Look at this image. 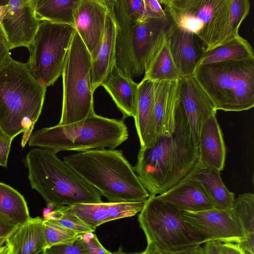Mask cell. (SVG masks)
<instances>
[{
    "instance_id": "1",
    "label": "cell",
    "mask_w": 254,
    "mask_h": 254,
    "mask_svg": "<svg viewBox=\"0 0 254 254\" xmlns=\"http://www.w3.org/2000/svg\"><path fill=\"white\" fill-rule=\"evenodd\" d=\"M201 166L198 146L179 100L174 132L140 147L133 169L149 195H157L190 177Z\"/></svg>"
},
{
    "instance_id": "2",
    "label": "cell",
    "mask_w": 254,
    "mask_h": 254,
    "mask_svg": "<svg viewBox=\"0 0 254 254\" xmlns=\"http://www.w3.org/2000/svg\"><path fill=\"white\" fill-rule=\"evenodd\" d=\"M46 89L26 63L11 57L0 68V129L12 139L23 133L22 147L41 114Z\"/></svg>"
},
{
    "instance_id": "3",
    "label": "cell",
    "mask_w": 254,
    "mask_h": 254,
    "mask_svg": "<svg viewBox=\"0 0 254 254\" xmlns=\"http://www.w3.org/2000/svg\"><path fill=\"white\" fill-rule=\"evenodd\" d=\"M111 202H144L149 193L122 150L92 149L63 158Z\"/></svg>"
},
{
    "instance_id": "4",
    "label": "cell",
    "mask_w": 254,
    "mask_h": 254,
    "mask_svg": "<svg viewBox=\"0 0 254 254\" xmlns=\"http://www.w3.org/2000/svg\"><path fill=\"white\" fill-rule=\"evenodd\" d=\"M54 150L35 148L25 158L28 178L47 206L55 208L103 202L101 194Z\"/></svg>"
},
{
    "instance_id": "5",
    "label": "cell",
    "mask_w": 254,
    "mask_h": 254,
    "mask_svg": "<svg viewBox=\"0 0 254 254\" xmlns=\"http://www.w3.org/2000/svg\"><path fill=\"white\" fill-rule=\"evenodd\" d=\"M128 138L123 120L104 117L95 113L71 124L44 127L32 132L29 147L78 152L92 149H115Z\"/></svg>"
},
{
    "instance_id": "6",
    "label": "cell",
    "mask_w": 254,
    "mask_h": 254,
    "mask_svg": "<svg viewBox=\"0 0 254 254\" xmlns=\"http://www.w3.org/2000/svg\"><path fill=\"white\" fill-rule=\"evenodd\" d=\"M193 76L216 110L241 112L254 106V58L197 66Z\"/></svg>"
},
{
    "instance_id": "7",
    "label": "cell",
    "mask_w": 254,
    "mask_h": 254,
    "mask_svg": "<svg viewBox=\"0 0 254 254\" xmlns=\"http://www.w3.org/2000/svg\"><path fill=\"white\" fill-rule=\"evenodd\" d=\"M171 22L166 14L164 18H147L123 27L117 26L116 65L132 79L144 74L166 41Z\"/></svg>"
},
{
    "instance_id": "8",
    "label": "cell",
    "mask_w": 254,
    "mask_h": 254,
    "mask_svg": "<svg viewBox=\"0 0 254 254\" xmlns=\"http://www.w3.org/2000/svg\"><path fill=\"white\" fill-rule=\"evenodd\" d=\"M183 211L150 195L138 215L139 226L147 243H153L164 254L183 251L207 241L183 220Z\"/></svg>"
},
{
    "instance_id": "9",
    "label": "cell",
    "mask_w": 254,
    "mask_h": 254,
    "mask_svg": "<svg viewBox=\"0 0 254 254\" xmlns=\"http://www.w3.org/2000/svg\"><path fill=\"white\" fill-rule=\"evenodd\" d=\"M92 60L75 31L62 74L63 98L59 125L76 123L95 113L91 83Z\"/></svg>"
},
{
    "instance_id": "10",
    "label": "cell",
    "mask_w": 254,
    "mask_h": 254,
    "mask_svg": "<svg viewBox=\"0 0 254 254\" xmlns=\"http://www.w3.org/2000/svg\"><path fill=\"white\" fill-rule=\"evenodd\" d=\"M75 28L74 26L41 20L28 49V68L45 88L54 85L63 74Z\"/></svg>"
},
{
    "instance_id": "11",
    "label": "cell",
    "mask_w": 254,
    "mask_h": 254,
    "mask_svg": "<svg viewBox=\"0 0 254 254\" xmlns=\"http://www.w3.org/2000/svg\"><path fill=\"white\" fill-rule=\"evenodd\" d=\"M182 217L207 242L217 241L241 244L245 241L242 228L232 208L183 211Z\"/></svg>"
},
{
    "instance_id": "12",
    "label": "cell",
    "mask_w": 254,
    "mask_h": 254,
    "mask_svg": "<svg viewBox=\"0 0 254 254\" xmlns=\"http://www.w3.org/2000/svg\"><path fill=\"white\" fill-rule=\"evenodd\" d=\"M37 0H9L1 24L9 50L32 45L41 20L35 12Z\"/></svg>"
},
{
    "instance_id": "13",
    "label": "cell",
    "mask_w": 254,
    "mask_h": 254,
    "mask_svg": "<svg viewBox=\"0 0 254 254\" xmlns=\"http://www.w3.org/2000/svg\"><path fill=\"white\" fill-rule=\"evenodd\" d=\"M171 21L203 42L206 28L223 0H160Z\"/></svg>"
},
{
    "instance_id": "14",
    "label": "cell",
    "mask_w": 254,
    "mask_h": 254,
    "mask_svg": "<svg viewBox=\"0 0 254 254\" xmlns=\"http://www.w3.org/2000/svg\"><path fill=\"white\" fill-rule=\"evenodd\" d=\"M250 9L249 0H223L206 28L203 42L205 51L238 34Z\"/></svg>"
},
{
    "instance_id": "15",
    "label": "cell",
    "mask_w": 254,
    "mask_h": 254,
    "mask_svg": "<svg viewBox=\"0 0 254 254\" xmlns=\"http://www.w3.org/2000/svg\"><path fill=\"white\" fill-rule=\"evenodd\" d=\"M177 84L180 103L197 145L202 124L209 117L216 115L217 110L193 75L180 76Z\"/></svg>"
},
{
    "instance_id": "16",
    "label": "cell",
    "mask_w": 254,
    "mask_h": 254,
    "mask_svg": "<svg viewBox=\"0 0 254 254\" xmlns=\"http://www.w3.org/2000/svg\"><path fill=\"white\" fill-rule=\"evenodd\" d=\"M108 12L106 0H80L75 12L73 26L92 60L103 36Z\"/></svg>"
},
{
    "instance_id": "17",
    "label": "cell",
    "mask_w": 254,
    "mask_h": 254,
    "mask_svg": "<svg viewBox=\"0 0 254 254\" xmlns=\"http://www.w3.org/2000/svg\"><path fill=\"white\" fill-rule=\"evenodd\" d=\"M154 84L155 101L151 135L146 147L160 136H170L173 133L179 103L177 80L155 81Z\"/></svg>"
},
{
    "instance_id": "18",
    "label": "cell",
    "mask_w": 254,
    "mask_h": 254,
    "mask_svg": "<svg viewBox=\"0 0 254 254\" xmlns=\"http://www.w3.org/2000/svg\"><path fill=\"white\" fill-rule=\"evenodd\" d=\"M166 43L180 76L192 75L205 52L201 40L194 33L178 26L171 21L166 34Z\"/></svg>"
},
{
    "instance_id": "19",
    "label": "cell",
    "mask_w": 254,
    "mask_h": 254,
    "mask_svg": "<svg viewBox=\"0 0 254 254\" xmlns=\"http://www.w3.org/2000/svg\"><path fill=\"white\" fill-rule=\"evenodd\" d=\"M144 202H100L66 206L83 223L95 231L100 225L111 221L133 216L142 209Z\"/></svg>"
},
{
    "instance_id": "20",
    "label": "cell",
    "mask_w": 254,
    "mask_h": 254,
    "mask_svg": "<svg viewBox=\"0 0 254 254\" xmlns=\"http://www.w3.org/2000/svg\"><path fill=\"white\" fill-rule=\"evenodd\" d=\"M197 145L201 165L221 172L225 166L226 149L216 115L210 116L202 124Z\"/></svg>"
},
{
    "instance_id": "21",
    "label": "cell",
    "mask_w": 254,
    "mask_h": 254,
    "mask_svg": "<svg viewBox=\"0 0 254 254\" xmlns=\"http://www.w3.org/2000/svg\"><path fill=\"white\" fill-rule=\"evenodd\" d=\"M190 176L157 196L182 211L198 212L216 208L202 186Z\"/></svg>"
},
{
    "instance_id": "22",
    "label": "cell",
    "mask_w": 254,
    "mask_h": 254,
    "mask_svg": "<svg viewBox=\"0 0 254 254\" xmlns=\"http://www.w3.org/2000/svg\"><path fill=\"white\" fill-rule=\"evenodd\" d=\"M101 86L109 94L123 114V119L134 118L138 83L126 74L115 63Z\"/></svg>"
},
{
    "instance_id": "23",
    "label": "cell",
    "mask_w": 254,
    "mask_h": 254,
    "mask_svg": "<svg viewBox=\"0 0 254 254\" xmlns=\"http://www.w3.org/2000/svg\"><path fill=\"white\" fill-rule=\"evenodd\" d=\"M107 6L108 12L103 36L96 56L92 60L91 83L93 93L97 88L102 85L116 61L117 25L108 4Z\"/></svg>"
},
{
    "instance_id": "24",
    "label": "cell",
    "mask_w": 254,
    "mask_h": 254,
    "mask_svg": "<svg viewBox=\"0 0 254 254\" xmlns=\"http://www.w3.org/2000/svg\"><path fill=\"white\" fill-rule=\"evenodd\" d=\"M43 219L30 217L5 240L15 254H38L46 248Z\"/></svg>"
},
{
    "instance_id": "25",
    "label": "cell",
    "mask_w": 254,
    "mask_h": 254,
    "mask_svg": "<svg viewBox=\"0 0 254 254\" xmlns=\"http://www.w3.org/2000/svg\"><path fill=\"white\" fill-rule=\"evenodd\" d=\"M155 101L154 81L143 78L138 83V95L134 118L140 147L149 142Z\"/></svg>"
},
{
    "instance_id": "26",
    "label": "cell",
    "mask_w": 254,
    "mask_h": 254,
    "mask_svg": "<svg viewBox=\"0 0 254 254\" xmlns=\"http://www.w3.org/2000/svg\"><path fill=\"white\" fill-rule=\"evenodd\" d=\"M252 58H254L252 46L238 33L206 51L199 60L197 66Z\"/></svg>"
},
{
    "instance_id": "27",
    "label": "cell",
    "mask_w": 254,
    "mask_h": 254,
    "mask_svg": "<svg viewBox=\"0 0 254 254\" xmlns=\"http://www.w3.org/2000/svg\"><path fill=\"white\" fill-rule=\"evenodd\" d=\"M190 177L202 186L216 209L232 208L234 194L225 186L220 172L201 166Z\"/></svg>"
},
{
    "instance_id": "28",
    "label": "cell",
    "mask_w": 254,
    "mask_h": 254,
    "mask_svg": "<svg viewBox=\"0 0 254 254\" xmlns=\"http://www.w3.org/2000/svg\"><path fill=\"white\" fill-rule=\"evenodd\" d=\"M80 0H37L36 14L40 20L73 26Z\"/></svg>"
},
{
    "instance_id": "29",
    "label": "cell",
    "mask_w": 254,
    "mask_h": 254,
    "mask_svg": "<svg viewBox=\"0 0 254 254\" xmlns=\"http://www.w3.org/2000/svg\"><path fill=\"white\" fill-rule=\"evenodd\" d=\"M0 214L19 226L30 218L24 196L10 186L0 182Z\"/></svg>"
},
{
    "instance_id": "30",
    "label": "cell",
    "mask_w": 254,
    "mask_h": 254,
    "mask_svg": "<svg viewBox=\"0 0 254 254\" xmlns=\"http://www.w3.org/2000/svg\"><path fill=\"white\" fill-rule=\"evenodd\" d=\"M232 209L245 236V241L240 245L246 252L254 254V194L250 192L239 194L235 198Z\"/></svg>"
},
{
    "instance_id": "31",
    "label": "cell",
    "mask_w": 254,
    "mask_h": 254,
    "mask_svg": "<svg viewBox=\"0 0 254 254\" xmlns=\"http://www.w3.org/2000/svg\"><path fill=\"white\" fill-rule=\"evenodd\" d=\"M143 78L153 81H177L179 72L169 52L166 40L152 59Z\"/></svg>"
},
{
    "instance_id": "32",
    "label": "cell",
    "mask_w": 254,
    "mask_h": 254,
    "mask_svg": "<svg viewBox=\"0 0 254 254\" xmlns=\"http://www.w3.org/2000/svg\"><path fill=\"white\" fill-rule=\"evenodd\" d=\"M106 2L118 27H123L147 18L144 0H112Z\"/></svg>"
},
{
    "instance_id": "33",
    "label": "cell",
    "mask_w": 254,
    "mask_h": 254,
    "mask_svg": "<svg viewBox=\"0 0 254 254\" xmlns=\"http://www.w3.org/2000/svg\"><path fill=\"white\" fill-rule=\"evenodd\" d=\"M47 207L43 212L44 219L71 230L79 235L95 231L71 212L66 206Z\"/></svg>"
},
{
    "instance_id": "34",
    "label": "cell",
    "mask_w": 254,
    "mask_h": 254,
    "mask_svg": "<svg viewBox=\"0 0 254 254\" xmlns=\"http://www.w3.org/2000/svg\"><path fill=\"white\" fill-rule=\"evenodd\" d=\"M43 228L45 249L54 246L71 243L79 235L71 230L44 219Z\"/></svg>"
},
{
    "instance_id": "35",
    "label": "cell",
    "mask_w": 254,
    "mask_h": 254,
    "mask_svg": "<svg viewBox=\"0 0 254 254\" xmlns=\"http://www.w3.org/2000/svg\"><path fill=\"white\" fill-rule=\"evenodd\" d=\"M44 251L46 254H87L80 235L71 243L52 246Z\"/></svg>"
},
{
    "instance_id": "36",
    "label": "cell",
    "mask_w": 254,
    "mask_h": 254,
    "mask_svg": "<svg viewBox=\"0 0 254 254\" xmlns=\"http://www.w3.org/2000/svg\"><path fill=\"white\" fill-rule=\"evenodd\" d=\"M85 250L87 254H108L106 250L93 232L80 235Z\"/></svg>"
},
{
    "instance_id": "37",
    "label": "cell",
    "mask_w": 254,
    "mask_h": 254,
    "mask_svg": "<svg viewBox=\"0 0 254 254\" xmlns=\"http://www.w3.org/2000/svg\"><path fill=\"white\" fill-rule=\"evenodd\" d=\"M147 18H164L166 14L159 0H144Z\"/></svg>"
},
{
    "instance_id": "38",
    "label": "cell",
    "mask_w": 254,
    "mask_h": 254,
    "mask_svg": "<svg viewBox=\"0 0 254 254\" xmlns=\"http://www.w3.org/2000/svg\"><path fill=\"white\" fill-rule=\"evenodd\" d=\"M13 139L5 135L0 129V165L6 167Z\"/></svg>"
},
{
    "instance_id": "39",
    "label": "cell",
    "mask_w": 254,
    "mask_h": 254,
    "mask_svg": "<svg viewBox=\"0 0 254 254\" xmlns=\"http://www.w3.org/2000/svg\"><path fill=\"white\" fill-rule=\"evenodd\" d=\"M18 226L0 214V239H7Z\"/></svg>"
},
{
    "instance_id": "40",
    "label": "cell",
    "mask_w": 254,
    "mask_h": 254,
    "mask_svg": "<svg viewBox=\"0 0 254 254\" xmlns=\"http://www.w3.org/2000/svg\"><path fill=\"white\" fill-rule=\"evenodd\" d=\"M221 254H247V253L239 244L222 243Z\"/></svg>"
},
{
    "instance_id": "41",
    "label": "cell",
    "mask_w": 254,
    "mask_h": 254,
    "mask_svg": "<svg viewBox=\"0 0 254 254\" xmlns=\"http://www.w3.org/2000/svg\"><path fill=\"white\" fill-rule=\"evenodd\" d=\"M203 246L205 254H221L222 242L217 241H209Z\"/></svg>"
},
{
    "instance_id": "42",
    "label": "cell",
    "mask_w": 254,
    "mask_h": 254,
    "mask_svg": "<svg viewBox=\"0 0 254 254\" xmlns=\"http://www.w3.org/2000/svg\"><path fill=\"white\" fill-rule=\"evenodd\" d=\"M11 58L10 50H9L7 44H2L0 45V68L9 60Z\"/></svg>"
},
{
    "instance_id": "43",
    "label": "cell",
    "mask_w": 254,
    "mask_h": 254,
    "mask_svg": "<svg viewBox=\"0 0 254 254\" xmlns=\"http://www.w3.org/2000/svg\"><path fill=\"white\" fill-rule=\"evenodd\" d=\"M205 254V251L203 247L201 245L197 246L189 249L170 254Z\"/></svg>"
},
{
    "instance_id": "44",
    "label": "cell",
    "mask_w": 254,
    "mask_h": 254,
    "mask_svg": "<svg viewBox=\"0 0 254 254\" xmlns=\"http://www.w3.org/2000/svg\"><path fill=\"white\" fill-rule=\"evenodd\" d=\"M140 254H165L153 243H147L145 250Z\"/></svg>"
},
{
    "instance_id": "45",
    "label": "cell",
    "mask_w": 254,
    "mask_h": 254,
    "mask_svg": "<svg viewBox=\"0 0 254 254\" xmlns=\"http://www.w3.org/2000/svg\"><path fill=\"white\" fill-rule=\"evenodd\" d=\"M9 0H0V25L6 10V5Z\"/></svg>"
},
{
    "instance_id": "46",
    "label": "cell",
    "mask_w": 254,
    "mask_h": 254,
    "mask_svg": "<svg viewBox=\"0 0 254 254\" xmlns=\"http://www.w3.org/2000/svg\"><path fill=\"white\" fill-rule=\"evenodd\" d=\"M108 254H140V252H135V253H127L123 251L122 246H120L118 250L115 252H111L108 251Z\"/></svg>"
},
{
    "instance_id": "47",
    "label": "cell",
    "mask_w": 254,
    "mask_h": 254,
    "mask_svg": "<svg viewBox=\"0 0 254 254\" xmlns=\"http://www.w3.org/2000/svg\"><path fill=\"white\" fill-rule=\"evenodd\" d=\"M10 251V247L6 243L0 247V254H9Z\"/></svg>"
},
{
    "instance_id": "48",
    "label": "cell",
    "mask_w": 254,
    "mask_h": 254,
    "mask_svg": "<svg viewBox=\"0 0 254 254\" xmlns=\"http://www.w3.org/2000/svg\"><path fill=\"white\" fill-rule=\"evenodd\" d=\"M2 44H7V39L2 28L1 25H0V45Z\"/></svg>"
},
{
    "instance_id": "49",
    "label": "cell",
    "mask_w": 254,
    "mask_h": 254,
    "mask_svg": "<svg viewBox=\"0 0 254 254\" xmlns=\"http://www.w3.org/2000/svg\"><path fill=\"white\" fill-rule=\"evenodd\" d=\"M5 239H0V247L5 243Z\"/></svg>"
},
{
    "instance_id": "50",
    "label": "cell",
    "mask_w": 254,
    "mask_h": 254,
    "mask_svg": "<svg viewBox=\"0 0 254 254\" xmlns=\"http://www.w3.org/2000/svg\"><path fill=\"white\" fill-rule=\"evenodd\" d=\"M9 254H15L11 248V251Z\"/></svg>"
},
{
    "instance_id": "51",
    "label": "cell",
    "mask_w": 254,
    "mask_h": 254,
    "mask_svg": "<svg viewBox=\"0 0 254 254\" xmlns=\"http://www.w3.org/2000/svg\"><path fill=\"white\" fill-rule=\"evenodd\" d=\"M38 254H46V253L44 252V251Z\"/></svg>"
},
{
    "instance_id": "52",
    "label": "cell",
    "mask_w": 254,
    "mask_h": 254,
    "mask_svg": "<svg viewBox=\"0 0 254 254\" xmlns=\"http://www.w3.org/2000/svg\"><path fill=\"white\" fill-rule=\"evenodd\" d=\"M246 253H247V254H251V253H249V252H246Z\"/></svg>"
}]
</instances>
